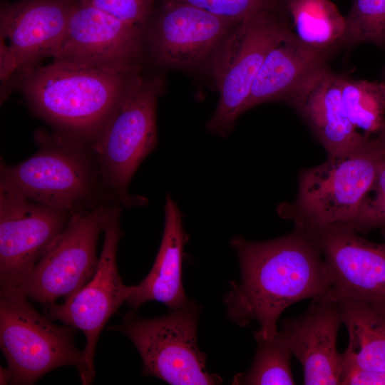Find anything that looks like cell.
Masks as SVG:
<instances>
[{
	"instance_id": "8992f818",
	"label": "cell",
	"mask_w": 385,
	"mask_h": 385,
	"mask_svg": "<svg viewBox=\"0 0 385 385\" xmlns=\"http://www.w3.org/2000/svg\"><path fill=\"white\" fill-rule=\"evenodd\" d=\"M163 81L138 73L114 113L90 144L106 188L127 207L147 199L129 194L130 180L143 160L157 146L156 106Z\"/></svg>"
},
{
	"instance_id": "d4e9b609",
	"label": "cell",
	"mask_w": 385,
	"mask_h": 385,
	"mask_svg": "<svg viewBox=\"0 0 385 385\" xmlns=\"http://www.w3.org/2000/svg\"><path fill=\"white\" fill-rule=\"evenodd\" d=\"M366 233L381 230L385 233V155L376 177L355 216L340 227Z\"/></svg>"
},
{
	"instance_id": "4316f807",
	"label": "cell",
	"mask_w": 385,
	"mask_h": 385,
	"mask_svg": "<svg viewBox=\"0 0 385 385\" xmlns=\"http://www.w3.org/2000/svg\"><path fill=\"white\" fill-rule=\"evenodd\" d=\"M87 3L122 21L140 25L148 15L153 0H89Z\"/></svg>"
},
{
	"instance_id": "30bf717a",
	"label": "cell",
	"mask_w": 385,
	"mask_h": 385,
	"mask_svg": "<svg viewBox=\"0 0 385 385\" xmlns=\"http://www.w3.org/2000/svg\"><path fill=\"white\" fill-rule=\"evenodd\" d=\"M120 202L114 201L108 207L104 240L96 271L92 279L62 304L45 307L51 320L81 330L86 337L83 350L91 375L95 378L94 357L99 335L106 324L135 290L122 282L117 266V249L123 232L120 225Z\"/></svg>"
},
{
	"instance_id": "5bb4252c",
	"label": "cell",
	"mask_w": 385,
	"mask_h": 385,
	"mask_svg": "<svg viewBox=\"0 0 385 385\" xmlns=\"http://www.w3.org/2000/svg\"><path fill=\"white\" fill-rule=\"evenodd\" d=\"M139 26L80 3L74 5L64 36L51 57L111 68L137 66L142 50Z\"/></svg>"
},
{
	"instance_id": "e0dca14e",
	"label": "cell",
	"mask_w": 385,
	"mask_h": 385,
	"mask_svg": "<svg viewBox=\"0 0 385 385\" xmlns=\"http://www.w3.org/2000/svg\"><path fill=\"white\" fill-rule=\"evenodd\" d=\"M342 77L326 66L286 101L305 120L328 155L349 152L370 139L354 128L345 113Z\"/></svg>"
},
{
	"instance_id": "7402d4cb",
	"label": "cell",
	"mask_w": 385,
	"mask_h": 385,
	"mask_svg": "<svg viewBox=\"0 0 385 385\" xmlns=\"http://www.w3.org/2000/svg\"><path fill=\"white\" fill-rule=\"evenodd\" d=\"M257 350L250 369L235 375L232 384L236 385L294 384L291 370L293 355L286 332L281 329L271 338L254 335Z\"/></svg>"
},
{
	"instance_id": "5b68a950",
	"label": "cell",
	"mask_w": 385,
	"mask_h": 385,
	"mask_svg": "<svg viewBox=\"0 0 385 385\" xmlns=\"http://www.w3.org/2000/svg\"><path fill=\"white\" fill-rule=\"evenodd\" d=\"M20 289L0 292V346L11 384H34L61 366L77 369L81 384H91L83 353L74 344L77 329L58 326L39 313Z\"/></svg>"
},
{
	"instance_id": "f546056e",
	"label": "cell",
	"mask_w": 385,
	"mask_h": 385,
	"mask_svg": "<svg viewBox=\"0 0 385 385\" xmlns=\"http://www.w3.org/2000/svg\"><path fill=\"white\" fill-rule=\"evenodd\" d=\"M375 139L385 147V123Z\"/></svg>"
},
{
	"instance_id": "cb8c5ba5",
	"label": "cell",
	"mask_w": 385,
	"mask_h": 385,
	"mask_svg": "<svg viewBox=\"0 0 385 385\" xmlns=\"http://www.w3.org/2000/svg\"><path fill=\"white\" fill-rule=\"evenodd\" d=\"M345 22L344 43L385 45V0H354Z\"/></svg>"
},
{
	"instance_id": "ac0fdd59",
	"label": "cell",
	"mask_w": 385,
	"mask_h": 385,
	"mask_svg": "<svg viewBox=\"0 0 385 385\" xmlns=\"http://www.w3.org/2000/svg\"><path fill=\"white\" fill-rule=\"evenodd\" d=\"M326 61L327 51L307 46L287 29L268 51L243 113L265 102L286 101L307 80L327 66Z\"/></svg>"
},
{
	"instance_id": "4fadbf2b",
	"label": "cell",
	"mask_w": 385,
	"mask_h": 385,
	"mask_svg": "<svg viewBox=\"0 0 385 385\" xmlns=\"http://www.w3.org/2000/svg\"><path fill=\"white\" fill-rule=\"evenodd\" d=\"M74 5L70 0H24L0 12V78L52 56L62 41Z\"/></svg>"
},
{
	"instance_id": "603a6c76",
	"label": "cell",
	"mask_w": 385,
	"mask_h": 385,
	"mask_svg": "<svg viewBox=\"0 0 385 385\" xmlns=\"http://www.w3.org/2000/svg\"><path fill=\"white\" fill-rule=\"evenodd\" d=\"M341 97L345 113L354 128L371 138L385 123V81L342 77Z\"/></svg>"
},
{
	"instance_id": "ffe728a7",
	"label": "cell",
	"mask_w": 385,
	"mask_h": 385,
	"mask_svg": "<svg viewBox=\"0 0 385 385\" xmlns=\"http://www.w3.org/2000/svg\"><path fill=\"white\" fill-rule=\"evenodd\" d=\"M337 301L349 339L344 357L363 369L385 371V314L359 302Z\"/></svg>"
},
{
	"instance_id": "7a4b0ae2",
	"label": "cell",
	"mask_w": 385,
	"mask_h": 385,
	"mask_svg": "<svg viewBox=\"0 0 385 385\" xmlns=\"http://www.w3.org/2000/svg\"><path fill=\"white\" fill-rule=\"evenodd\" d=\"M32 110L57 132L91 144L103 130L138 67L111 68L55 61L24 70Z\"/></svg>"
},
{
	"instance_id": "8fae6325",
	"label": "cell",
	"mask_w": 385,
	"mask_h": 385,
	"mask_svg": "<svg viewBox=\"0 0 385 385\" xmlns=\"http://www.w3.org/2000/svg\"><path fill=\"white\" fill-rule=\"evenodd\" d=\"M72 214L0 189V292L19 288Z\"/></svg>"
},
{
	"instance_id": "9a60e30c",
	"label": "cell",
	"mask_w": 385,
	"mask_h": 385,
	"mask_svg": "<svg viewBox=\"0 0 385 385\" xmlns=\"http://www.w3.org/2000/svg\"><path fill=\"white\" fill-rule=\"evenodd\" d=\"M239 22L192 5L166 1L151 31L153 53L170 66L199 65L211 58Z\"/></svg>"
},
{
	"instance_id": "484cf974",
	"label": "cell",
	"mask_w": 385,
	"mask_h": 385,
	"mask_svg": "<svg viewBox=\"0 0 385 385\" xmlns=\"http://www.w3.org/2000/svg\"><path fill=\"white\" fill-rule=\"evenodd\" d=\"M194 6L237 21L259 12L272 11L276 0H166Z\"/></svg>"
},
{
	"instance_id": "4dcf8cb0",
	"label": "cell",
	"mask_w": 385,
	"mask_h": 385,
	"mask_svg": "<svg viewBox=\"0 0 385 385\" xmlns=\"http://www.w3.org/2000/svg\"><path fill=\"white\" fill-rule=\"evenodd\" d=\"M72 1V0H70ZM81 3H87L89 1V0H79Z\"/></svg>"
},
{
	"instance_id": "ba28073f",
	"label": "cell",
	"mask_w": 385,
	"mask_h": 385,
	"mask_svg": "<svg viewBox=\"0 0 385 385\" xmlns=\"http://www.w3.org/2000/svg\"><path fill=\"white\" fill-rule=\"evenodd\" d=\"M287 29L272 11L259 12L240 21L217 48L210 60L220 98L209 131L226 136L233 129L268 51Z\"/></svg>"
},
{
	"instance_id": "1f68e13d",
	"label": "cell",
	"mask_w": 385,
	"mask_h": 385,
	"mask_svg": "<svg viewBox=\"0 0 385 385\" xmlns=\"http://www.w3.org/2000/svg\"><path fill=\"white\" fill-rule=\"evenodd\" d=\"M384 81H385V71H384Z\"/></svg>"
},
{
	"instance_id": "277c9868",
	"label": "cell",
	"mask_w": 385,
	"mask_h": 385,
	"mask_svg": "<svg viewBox=\"0 0 385 385\" xmlns=\"http://www.w3.org/2000/svg\"><path fill=\"white\" fill-rule=\"evenodd\" d=\"M385 155V147L370 138L349 152L328 155L301 171L293 203L279 215L304 229L340 227L356 214L371 187Z\"/></svg>"
},
{
	"instance_id": "44dd1931",
	"label": "cell",
	"mask_w": 385,
	"mask_h": 385,
	"mask_svg": "<svg viewBox=\"0 0 385 385\" xmlns=\"http://www.w3.org/2000/svg\"><path fill=\"white\" fill-rule=\"evenodd\" d=\"M297 38L307 46L327 51L343 42L345 17L329 0H287Z\"/></svg>"
},
{
	"instance_id": "3957f363",
	"label": "cell",
	"mask_w": 385,
	"mask_h": 385,
	"mask_svg": "<svg viewBox=\"0 0 385 385\" xmlns=\"http://www.w3.org/2000/svg\"><path fill=\"white\" fill-rule=\"evenodd\" d=\"M37 151L24 161L0 164V189L72 213L117 200L105 186L91 145L37 130ZM118 201V200H117Z\"/></svg>"
},
{
	"instance_id": "52a82bcc",
	"label": "cell",
	"mask_w": 385,
	"mask_h": 385,
	"mask_svg": "<svg viewBox=\"0 0 385 385\" xmlns=\"http://www.w3.org/2000/svg\"><path fill=\"white\" fill-rule=\"evenodd\" d=\"M200 310L195 302L188 300L158 317L140 318L131 312L108 329L123 334L133 343L142 359L143 376L173 385L220 384L222 378L207 371L206 354L197 344Z\"/></svg>"
},
{
	"instance_id": "6da1fadb",
	"label": "cell",
	"mask_w": 385,
	"mask_h": 385,
	"mask_svg": "<svg viewBox=\"0 0 385 385\" xmlns=\"http://www.w3.org/2000/svg\"><path fill=\"white\" fill-rule=\"evenodd\" d=\"M230 244L238 255L241 280L232 282L225 297L227 317L242 327L257 321L260 329L254 335L272 337L286 308L330 290L321 250L302 227L295 226L286 235L265 241L235 236Z\"/></svg>"
},
{
	"instance_id": "9c48e42d",
	"label": "cell",
	"mask_w": 385,
	"mask_h": 385,
	"mask_svg": "<svg viewBox=\"0 0 385 385\" xmlns=\"http://www.w3.org/2000/svg\"><path fill=\"white\" fill-rule=\"evenodd\" d=\"M112 202L72 214L66 227L21 282L19 289L29 299L46 307L60 297L68 299L92 279L99 262L98 240Z\"/></svg>"
},
{
	"instance_id": "f1b7e54d",
	"label": "cell",
	"mask_w": 385,
	"mask_h": 385,
	"mask_svg": "<svg viewBox=\"0 0 385 385\" xmlns=\"http://www.w3.org/2000/svg\"><path fill=\"white\" fill-rule=\"evenodd\" d=\"M11 374L9 370L2 366L0 367V384H10Z\"/></svg>"
},
{
	"instance_id": "7c38bea8",
	"label": "cell",
	"mask_w": 385,
	"mask_h": 385,
	"mask_svg": "<svg viewBox=\"0 0 385 385\" xmlns=\"http://www.w3.org/2000/svg\"><path fill=\"white\" fill-rule=\"evenodd\" d=\"M305 230L324 257L330 294L337 300L365 304L385 314V243L371 242L346 229Z\"/></svg>"
},
{
	"instance_id": "83f0119b",
	"label": "cell",
	"mask_w": 385,
	"mask_h": 385,
	"mask_svg": "<svg viewBox=\"0 0 385 385\" xmlns=\"http://www.w3.org/2000/svg\"><path fill=\"white\" fill-rule=\"evenodd\" d=\"M340 385H385V371L363 369L343 356Z\"/></svg>"
},
{
	"instance_id": "2e32d148",
	"label": "cell",
	"mask_w": 385,
	"mask_h": 385,
	"mask_svg": "<svg viewBox=\"0 0 385 385\" xmlns=\"http://www.w3.org/2000/svg\"><path fill=\"white\" fill-rule=\"evenodd\" d=\"M281 323L293 355L303 366L304 384H340L343 355L337 349L342 323L339 302L328 292L313 298L302 314Z\"/></svg>"
},
{
	"instance_id": "d6986e66",
	"label": "cell",
	"mask_w": 385,
	"mask_h": 385,
	"mask_svg": "<svg viewBox=\"0 0 385 385\" xmlns=\"http://www.w3.org/2000/svg\"><path fill=\"white\" fill-rule=\"evenodd\" d=\"M165 225L161 244L148 275L138 284L126 302L135 311L149 301H157L170 309L188 302L182 282V262L185 233L182 213L170 194L164 206Z\"/></svg>"
}]
</instances>
